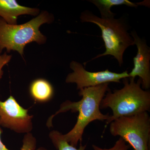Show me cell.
Segmentation results:
<instances>
[{"label":"cell","instance_id":"obj_1","mask_svg":"<svg viewBox=\"0 0 150 150\" xmlns=\"http://www.w3.org/2000/svg\"><path fill=\"white\" fill-rule=\"evenodd\" d=\"M109 83H105L80 90L79 93L82 98L77 102L67 100L60 105V109L48 118L46 125L48 128L53 126L52 120L56 115L71 110L78 112L76 123L74 128L67 134H63L64 139L70 145L77 147L79 142L81 143L82 136L86 126L96 120L107 121L110 115L108 113L103 114L100 110L101 101L106 92L110 90Z\"/></svg>","mask_w":150,"mask_h":150},{"label":"cell","instance_id":"obj_2","mask_svg":"<svg viewBox=\"0 0 150 150\" xmlns=\"http://www.w3.org/2000/svg\"><path fill=\"white\" fill-rule=\"evenodd\" d=\"M123 88L107 92L101 101L100 109L109 108L112 115L105 121L106 128L112 121L121 117L131 116L149 111L150 92L142 87L140 79L137 82L135 79L126 78L122 79Z\"/></svg>","mask_w":150,"mask_h":150},{"label":"cell","instance_id":"obj_3","mask_svg":"<svg viewBox=\"0 0 150 150\" xmlns=\"http://www.w3.org/2000/svg\"><path fill=\"white\" fill-rule=\"evenodd\" d=\"M80 19L81 22L91 23L100 28L105 48L104 53L98 54L84 65L100 57L110 55L117 60L120 67L122 66L124 52L129 47L134 45V39L128 32L129 28L124 19L115 17L102 18L88 10L81 13Z\"/></svg>","mask_w":150,"mask_h":150},{"label":"cell","instance_id":"obj_4","mask_svg":"<svg viewBox=\"0 0 150 150\" xmlns=\"http://www.w3.org/2000/svg\"><path fill=\"white\" fill-rule=\"evenodd\" d=\"M54 20V16L47 11L42 12L35 18L20 25L8 24L0 18V54L6 49L8 52L16 51L23 56L28 44L34 42L44 44L47 39L39 28Z\"/></svg>","mask_w":150,"mask_h":150},{"label":"cell","instance_id":"obj_5","mask_svg":"<svg viewBox=\"0 0 150 150\" xmlns=\"http://www.w3.org/2000/svg\"><path fill=\"white\" fill-rule=\"evenodd\" d=\"M110 134L119 136L133 150H150V117L148 112L117 118L110 123Z\"/></svg>","mask_w":150,"mask_h":150},{"label":"cell","instance_id":"obj_6","mask_svg":"<svg viewBox=\"0 0 150 150\" xmlns=\"http://www.w3.org/2000/svg\"><path fill=\"white\" fill-rule=\"evenodd\" d=\"M70 67L73 72L67 76L66 82L76 84L77 89L79 90L85 88L96 86L110 82L119 83L121 79L130 78L127 71L117 73L110 71L107 69L100 71H88L81 64L76 61L71 62Z\"/></svg>","mask_w":150,"mask_h":150},{"label":"cell","instance_id":"obj_7","mask_svg":"<svg viewBox=\"0 0 150 150\" xmlns=\"http://www.w3.org/2000/svg\"><path fill=\"white\" fill-rule=\"evenodd\" d=\"M28 111L12 96L5 101L0 100V126L19 134L30 133L33 116L29 115Z\"/></svg>","mask_w":150,"mask_h":150},{"label":"cell","instance_id":"obj_8","mask_svg":"<svg viewBox=\"0 0 150 150\" xmlns=\"http://www.w3.org/2000/svg\"><path fill=\"white\" fill-rule=\"evenodd\" d=\"M131 35L137 46V55L134 57V67L129 73L130 78L139 76L142 81V89L148 90L150 87V48L144 39L141 38L135 30L131 31Z\"/></svg>","mask_w":150,"mask_h":150},{"label":"cell","instance_id":"obj_9","mask_svg":"<svg viewBox=\"0 0 150 150\" xmlns=\"http://www.w3.org/2000/svg\"><path fill=\"white\" fill-rule=\"evenodd\" d=\"M39 11V9L21 5L14 0H0V18L8 24H17L20 16H38Z\"/></svg>","mask_w":150,"mask_h":150},{"label":"cell","instance_id":"obj_10","mask_svg":"<svg viewBox=\"0 0 150 150\" xmlns=\"http://www.w3.org/2000/svg\"><path fill=\"white\" fill-rule=\"evenodd\" d=\"M30 93L35 101L44 103L52 98L54 94V88L51 83L43 79L35 80L30 84Z\"/></svg>","mask_w":150,"mask_h":150},{"label":"cell","instance_id":"obj_11","mask_svg":"<svg viewBox=\"0 0 150 150\" xmlns=\"http://www.w3.org/2000/svg\"><path fill=\"white\" fill-rule=\"evenodd\" d=\"M88 1L97 7L100 12V18H102L115 17V14L111 11V8L114 6L124 5L131 7H137L139 6L137 3L128 0H89Z\"/></svg>","mask_w":150,"mask_h":150},{"label":"cell","instance_id":"obj_12","mask_svg":"<svg viewBox=\"0 0 150 150\" xmlns=\"http://www.w3.org/2000/svg\"><path fill=\"white\" fill-rule=\"evenodd\" d=\"M49 137L55 148L58 150H85L86 145H83L80 143L79 147L77 148L71 146L64 139L63 134L57 131L50 132ZM36 150H48L43 147L38 148Z\"/></svg>","mask_w":150,"mask_h":150},{"label":"cell","instance_id":"obj_13","mask_svg":"<svg viewBox=\"0 0 150 150\" xmlns=\"http://www.w3.org/2000/svg\"><path fill=\"white\" fill-rule=\"evenodd\" d=\"M2 130L0 126V150H10L3 144L1 139ZM36 139L30 133L25 134L23 140V145L21 150H35L36 147Z\"/></svg>","mask_w":150,"mask_h":150},{"label":"cell","instance_id":"obj_14","mask_svg":"<svg viewBox=\"0 0 150 150\" xmlns=\"http://www.w3.org/2000/svg\"><path fill=\"white\" fill-rule=\"evenodd\" d=\"M92 147L94 150H129L131 146L120 137L115 142L114 146L110 149H102L95 145H93Z\"/></svg>","mask_w":150,"mask_h":150},{"label":"cell","instance_id":"obj_15","mask_svg":"<svg viewBox=\"0 0 150 150\" xmlns=\"http://www.w3.org/2000/svg\"><path fill=\"white\" fill-rule=\"evenodd\" d=\"M11 58V55H8L6 52L2 55H0V80L4 74L2 70L3 67L10 62Z\"/></svg>","mask_w":150,"mask_h":150}]
</instances>
